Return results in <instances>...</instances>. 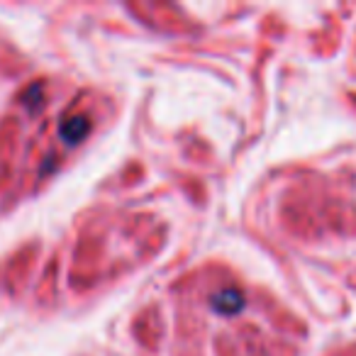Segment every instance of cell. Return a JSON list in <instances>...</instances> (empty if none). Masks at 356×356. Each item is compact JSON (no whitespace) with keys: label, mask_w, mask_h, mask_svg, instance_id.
<instances>
[{"label":"cell","mask_w":356,"mask_h":356,"mask_svg":"<svg viewBox=\"0 0 356 356\" xmlns=\"http://www.w3.org/2000/svg\"><path fill=\"white\" fill-rule=\"evenodd\" d=\"M61 139H64L66 144H79L83 142V137H88L90 132V120L86 118V115H71V118H66L64 122H61Z\"/></svg>","instance_id":"obj_1"},{"label":"cell","mask_w":356,"mask_h":356,"mask_svg":"<svg viewBox=\"0 0 356 356\" xmlns=\"http://www.w3.org/2000/svg\"><path fill=\"white\" fill-rule=\"evenodd\" d=\"M244 296L242 291H234V288H227V291H220L218 296L210 298V305L220 312V315H237L244 307Z\"/></svg>","instance_id":"obj_2"}]
</instances>
